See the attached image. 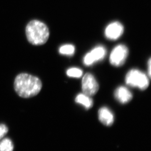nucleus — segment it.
<instances>
[{
    "instance_id": "obj_1",
    "label": "nucleus",
    "mask_w": 151,
    "mask_h": 151,
    "mask_svg": "<svg viewBox=\"0 0 151 151\" xmlns=\"http://www.w3.org/2000/svg\"><path fill=\"white\" fill-rule=\"evenodd\" d=\"M14 86L20 97L29 98L37 95L40 92L42 83L38 77L27 73H21L15 78Z\"/></svg>"
},
{
    "instance_id": "obj_2",
    "label": "nucleus",
    "mask_w": 151,
    "mask_h": 151,
    "mask_svg": "<svg viewBox=\"0 0 151 151\" xmlns=\"http://www.w3.org/2000/svg\"><path fill=\"white\" fill-rule=\"evenodd\" d=\"M26 34L29 43L34 45L44 44L50 36L49 28L45 24L39 20H32L27 24Z\"/></svg>"
},
{
    "instance_id": "obj_3",
    "label": "nucleus",
    "mask_w": 151,
    "mask_h": 151,
    "mask_svg": "<svg viewBox=\"0 0 151 151\" xmlns=\"http://www.w3.org/2000/svg\"><path fill=\"white\" fill-rule=\"evenodd\" d=\"M126 84L132 87H138L144 90L149 86V80L146 75L139 70L132 69L126 76Z\"/></svg>"
},
{
    "instance_id": "obj_4",
    "label": "nucleus",
    "mask_w": 151,
    "mask_h": 151,
    "mask_svg": "<svg viewBox=\"0 0 151 151\" xmlns=\"http://www.w3.org/2000/svg\"><path fill=\"white\" fill-rule=\"evenodd\" d=\"M128 53V49L125 45H118L113 49L110 54L111 64L116 67L122 66L125 62Z\"/></svg>"
},
{
    "instance_id": "obj_5",
    "label": "nucleus",
    "mask_w": 151,
    "mask_h": 151,
    "mask_svg": "<svg viewBox=\"0 0 151 151\" xmlns=\"http://www.w3.org/2000/svg\"><path fill=\"white\" fill-rule=\"evenodd\" d=\"M99 86L94 76L87 73L84 76L82 81V89L84 94L92 96L99 91Z\"/></svg>"
},
{
    "instance_id": "obj_6",
    "label": "nucleus",
    "mask_w": 151,
    "mask_h": 151,
    "mask_svg": "<svg viewBox=\"0 0 151 151\" xmlns=\"http://www.w3.org/2000/svg\"><path fill=\"white\" fill-rule=\"evenodd\" d=\"M106 54V50L104 47L98 46L94 48L90 53L86 54L84 58V63L87 66L91 65L96 61L104 59Z\"/></svg>"
},
{
    "instance_id": "obj_7",
    "label": "nucleus",
    "mask_w": 151,
    "mask_h": 151,
    "mask_svg": "<svg viewBox=\"0 0 151 151\" xmlns=\"http://www.w3.org/2000/svg\"><path fill=\"white\" fill-rule=\"evenodd\" d=\"M124 27L121 23L114 22L109 25L106 28L105 34L106 37L110 40H116L123 33Z\"/></svg>"
},
{
    "instance_id": "obj_8",
    "label": "nucleus",
    "mask_w": 151,
    "mask_h": 151,
    "mask_svg": "<svg viewBox=\"0 0 151 151\" xmlns=\"http://www.w3.org/2000/svg\"><path fill=\"white\" fill-rule=\"evenodd\" d=\"M116 99L121 104H126L131 101L133 95L128 89L124 86L118 87L114 92Z\"/></svg>"
},
{
    "instance_id": "obj_9",
    "label": "nucleus",
    "mask_w": 151,
    "mask_h": 151,
    "mask_svg": "<svg viewBox=\"0 0 151 151\" xmlns=\"http://www.w3.org/2000/svg\"><path fill=\"white\" fill-rule=\"evenodd\" d=\"M99 118L100 122L107 126H111L114 122L113 113L106 107H103L99 110Z\"/></svg>"
},
{
    "instance_id": "obj_10",
    "label": "nucleus",
    "mask_w": 151,
    "mask_h": 151,
    "mask_svg": "<svg viewBox=\"0 0 151 151\" xmlns=\"http://www.w3.org/2000/svg\"><path fill=\"white\" fill-rule=\"evenodd\" d=\"M76 103L84 106L86 109L88 110L93 106V101L90 96L84 94H79L76 98Z\"/></svg>"
},
{
    "instance_id": "obj_11",
    "label": "nucleus",
    "mask_w": 151,
    "mask_h": 151,
    "mask_svg": "<svg viewBox=\"0 0 151 151\" xmlns=\"http://www.w3.org/2000/svg\"><path fill=\"white\" fill-rule=\"evenodd\" d=\"M14 145L9 138H4L0 140V151H13Z\"/></svg>"
},
{
    "instance_id": "obj_12",
    "label": "nucleus",
    "mask_w": 151,
    "mask_h": 151,
    "mask_svg": "<svg viewBox=\"0 0 151 151\" xmlns=\"http://www.w3.org/2000/svg\"><path fill=\"white\" fill-rule=\"evenodd\" d=\"M59 51L62 54L73 55L75 52V47L73 45H64L60 47Z\"/></svg>"
},
{
    "instance_id": "obj_13",
    "label": "nucleus",
    "mask_w": 151,
    "mask_h": 151,
    "mask_svg": "<svg viewBox=\"0 0 151 151\" xmlns=\"http://www.w3.org/2000/svg\"><path fill=\"white\" fill-rule=\"evenodd\" d=\"M67 74L68 77L80 78L83 75V71L80 69L71 68L67 71Z\"/></svg>"
},
{
    "instance_id": "obj_14",
    "label": "nucleus",
    "mask_w": 151,
    "mask_h": 151,
    "mask_svg": "<svg viewBox=\"0 0 151 151\" xmlns=\"http://www.w3.org/2000/svg\"><path fill=\"white\" fill-rule=\"evenodd\" d=\"M8 128L4 124L0 125V140L3 139L8 132Z\"/></svg>"
},
{
    "instance_id": "obj_15",
    "label": "nucleus",
    "mask_w": 151,
    "mask_h": 151,
    "mask_svg": "<svg viewBox=\"0 0 151 151\" xmlns=\"http://www.w3.org/2000/svg\"><path fill=\"white\" fill-rule=\"evenodd\" d=\"M151 59H149V60L148 61V74L149 77V78H151Z\"/></svg>"
}]
</instances>
